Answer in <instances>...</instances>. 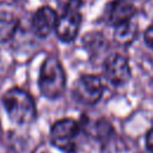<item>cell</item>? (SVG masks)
Instances as JSON below:
<instances>
[{
	"label": "cell",
	"instance_id": "1",
	"mask_svg": "<svg viewBox=\"0 0 153 153\" xmlns=\"http://www.w3.org/2000/svg\"><path fill=\"white\" fill-rule=\"evenodd\" d=\"M2 104L8 117L17 124H29L36 120L35 100L29 92L19 87H12L2 96Z\"/></svg>",
	"mask_w": 153,
	"mask_h": 153
},
{
	"label": "cell",
	"instance_id": "2",
	"mask_svg": "<svg viewBox=\"0 0 153 153\" xmlns=\"http://www.w3.org/2000/svg\"><path fill=\"white\" fill-rule=\"evenodd\" d=\"M67 78L62 63L56 56H48L39 69L38 87L41 93L48 99L61 97L66 90Z\"/></svg>",
	"mask_w": 153,
	"mask_h": 153
},
{
	"label": "cell",
	"instance_id": "3",
	"mask_svg": "<svg viewBox=\"0 0 153 153\" xmlns=\"http://www.w3.org/2000/svg\"><path fill=\"white\" fill-rule=\"evenodd\" d=\"M80 126L73 118H62L56 121L50 130V141L65 153H76Z\"/></svg>",
	"mask_w": 153,
	"mask_h": 153
},
{
	"label": "cell",
	"instance_id": "4",
	"mask_svg": "<svg viewBox=\"0 0 153 153\" xmlns=\"http://www.w3.org/2000/svg\"><path fill=\"white\" fill-rule=\"evenodd\" d=\"M103 92L104 85L100 76L94 74H84L75 81L72 96L82 105H94L102 98Z\"/></svg>",
	"mask_w": 153,
	"mask_h": 153
},
{
	"label": "cell",
	"instance_id": "5",
	"mask_svg": "<svg viewBox=\"0 0 153 153\" xmlns=\"http://www.w3.org/2000/svg\"><path fill=\"white\" fill-rule=\"evenodd\" d=\"M103 73L106 81L116 87L126 85L131 76L129 61L122 54H114L106 57L103 63Z\"/></svg>",
	"mask_w": 153,
	"mask_h": 153
},
{
	"label": "cell",
	"instance_id": "6",
	"mask_svg": "<svg viewBox=\"0 0 153 153\" xmlns=\"http://www.w3.org/2000/svg\"><path fill=\"white\" fill-rule=\"evenodd\" d=\"M135 13L136 7L133 0H112L105 10L106 22L115 27L134 20Z\"/></svg>",
	"mask_w": 153,
	"mask_h": 153
},
{
	"label": "cell",
	"instance_id": "7",
	"mask_svg": "<svg viewBox=\"0 0 153 153\" xmlns=\"http://www.w3.org/2000/svg\"><path fill=\"white\" fill-rule=\"evenodd\" d=\"M80 25H81L80 11L61 12L55 27L56 36L62 42H72L78 36Z\"/></svg>",
	"mask_w": 153,
	"mask_h": 153
},
{
	"label": "cell",
	"instance_id": "8",
	"mask_svg": "<svg viewBox=\"0 0 153 153\" xmlns=\"http://www.w3.org/2000/svg\"><path fill=\"white\" fill-rule=\"evenodd\" d=\"M57 19H59V16L51 7L42 6L35 12L32 17V20H31L32 31L35 32L36 36L44 38L49 36L53 32V30H55Z\"/></svg>",
	"mask_w": 153,
	"mask_h": 153
},
{
	"label": "cell",
	"instance_id": "9",
	"mask_svg": "<svg viewBox=\"0 0 153 153\" xmlns=\"http://www.w3.org/2000/svg\"><path fill=\"white\" fill-rule=\"evenodd\" d=\"M18 19L11 11H1L0 12V41L10 39L17 27H18Z\"/></svg>",
	"mask_w": 153,
	"mask_h": 153
},
{
	"label": "cell",
	"instance_id": "10",
	"mask_svg": "<svg viewBox=\"0 0 153 153\" xmlns=\"http://www.w3.org/2000/svg\"><path fill=\"white\" fill-rule=\"evenodd\" d=\"M136 33H137V25L135 24L134 20L115 27V38L121 44H128L131 41H134Z\"/></svg>",
	"mask_w": 153,
	"mask_h": 153
},
{
	"label": "cell",
	"instance_id": "11",
	"mask_svg": "<svg viewBox=\"0 0 153 153\" xmlns=\"http://www.w3.org/2000/svg\"><path fill=\"white\" fill-rule=\"evenodd\" d=\"M82 5V0H57V6L61 12L65 11H79Z\"/></svg>",
	"mask_w": 153,
	"mask_h": 153
},
{
	"label": "cell",
	"instance_id": "12",
	"mask_svg": "<svg viewBox=\"0 0 153 153\" xmlns=\"http://www.w3.org/2000/svg\"><path fill=\"white\" fill-rule=\"evenodd\" d=\"M145 42L151 49H153V24L149 25L145 31Z\"/></svg>",
	"mask_w": 153,
	"mask_h": 153
},
{
	"label": "cell",
	"instance_id": "13",
	"mask_svg": "<svg viewBox=\"0 0 153 153\" xmlns=\"http://www.w3.org/2000/svg\"><path fill=\"white\" fill-rule=\"evenodd\" d=\"M146 147L148 148L149 152L153 153V128L149 129V131L146 135Z\"/></svg>",
	"mask_w": 153,
	"mask_h": 153
}]
</instances>
